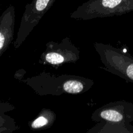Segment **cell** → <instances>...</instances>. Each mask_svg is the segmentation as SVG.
<instances>
[{"label":"cell","instance_id":"3957f363","mask_svg":"<svg viewBox=\"0 0 133 133\" xmlns=\"http://www.w3.org/2000/svg\"><path fill=\"white\" fill-rule=\"evenodd\" d=\"M104 69L133 83V57L128 52L110 44L94 43Z\"/></svg>","mask_w":133,"mask_h":133},{"label":"cell","instance_id":"277c9868","mask_svg":"<svg viewBox=\"0 0 133 133\" xmlns=\"http://www.w3.org/2000/svg\"><path fill=\"white\" fill-rule=\"evenodd\" d=\"M80 58V50L72 43L70 38L66 37L60 42L50 41L45 45L38 62L55 68L69 63H75Z\"/></svg>","mask_w":133,"mask_h":133},{"label":"cell","instance_id":"8992f818","mask_svg":"<svg viewBox=\"0 0 133 133\" xmlns=\"http://www.w3.org/2000/svg\"><path fill=\"white\" fill-rule=\"evenodd\" d=\"M91 119L96 122L105 121L129 125L133 122V103L125 101L110 102L95 110Z\"/></svg>","mask_w":133,"mask_h":133},{"label":"cell","instance_id":"8fae6325","mask_svg":"<svg viewBox=\"0 0 133 133\" xmlns=\"http://www.w3.org/2000/svg\"><path fill=\"white\" fill-rule=\"evenodd\" d=\"M25 73L26 71H25L24 70H23V69L18 70V71H16V73L15 74V75H14V77L16 79H18V80L22 81L23 80V76H24L25 74Z\"/></svg>","mask_w":133,"mask_h":133},{"label":"cell","instance_id":"ba28073f","mask_svg":"<svg viewBox=\"0 0 133 133\" xmlns=\"http://www.w3.org/2000/svg\"><path fill=\"white\" fill-rule=\"evenodd\" d=\"M57 119V114L53 110L42 109L37 116L28 123L29 128L32 131L45 130L52 127Z\"/></svg>","mask_w":133,"mask_h":133},{"label":"cell","instance_id":"30bf717a","mask_svg":"<svg viewBox=\"0 0 133 133\" xmlns=\"http://www.w3.org/2000/svg\"><path fill=\"white\" fill-rule=\"evenodd\" d=\"M87 132L133 133V126L131 123L125 125L103 121L97 122V124L88 130Z\"/></svg>","mask_w":133,"mask_h":133},{"label":"cell","instance_id":"9c48e42d","mask_svg":"<svg viewBox=\"0 0 133 133\" xmlns=\"http://www.w3.org/2000/svg\"><path fill=\"white\" fill-rule=\"evenodd\" d=\"M14 109L12 104L0 101V133H11L19 129L15 120L6 114Z\"/></svg>","mask_w":133,"mask_h":133},{"label":"cell","instance_id":"6da1fadb","mask_svg":"<svg viewBox=\"0 0 133 133\" xmlns=\"http://www.w3.org/2000/svg\"><path fill=\"white\" fill-rule=\"evenodd\" d=\"M22 81L41 96H59L64 94H79L88 92L94 84L93 80L84 77L55 75L45 71Z\"/></svg>","mask_w":133,"mask_h":133},{"label":"cell","instance_id":"7a4b0ae2","mask_svg":"<svg viewBox=\"0 0 133 133\" xmlns=\"http://www.w3.org/2000/svg\"><path fill=\"white\" fill-rule=\"evenodd\" d=\"M133 11V0H89L70 14L75 19L89 20L96 18L121 16Z\"/></svg>","mask_w":133,"mask_h":133},{"label":"cell","instance_id":"5b68a950","mask_svg":"<svg viewBox=\"0 0 133 133\" xmlns=\"http://www.w3.org/2000/svg\"><path fill=\"white\" fill-rule=\"evenodd\" d=\"M56 1L57 0H32L26 5L16 38L14 42L15 49H18L22 45L43 16L51 9Z\"/></svg>","mask_w":133,"mask_h":133},{"label":"cell","instance_id":"52a82bcc","mask_svg":"<svg viewBox=\"0 0 133 133\" xmlns=\"http://www.w3.org/2000/svg\"><path fill=\"white\" fill-rule=\"evenodd\" d=\"M15 8L8 6L0 16V57L7 50L14 39Z\"/></svg>","mask_w":133,"mask_h":133}]
</instances>
